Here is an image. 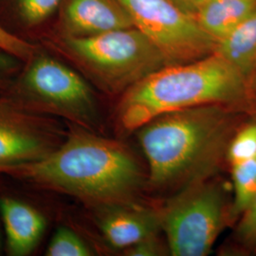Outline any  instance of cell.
Instances as JSON below:
<instances>
[{
    "instance_id": "d6986e66",
    "label": "cell",
    "mask_w": 256,
    "mask_h": 256,
    "mask_svg": "<svg viewBox=\"0 0 256 256\" xmlns=\"http://www.w3.org/2000/svg\"><path fill=\"white\" fill-rule=\"evenodd\" d=\"M0 48L25 63L34 54L38 45L16 34L0 23Z\"/></svg>"
},
{
    "instance_id": "4fadbf2b",
    "label": "cell",
    "mask_w": 256,
    "mask_h": 256,
    "mask_svg": "<svg viewBox=\"0 0 256 256\" xmlns=\"http://www.w3.org/2000/svg\"><path fill=\"white\" fill-rule=\"evenodd\" d=\"M256 10V0H210L192 16L216 42Z\"/></svg>"
},
{
    "instance_id": "9c48e42d",
    "label": "cell",
    "mask_w": 256,
    "mask_h": 256,
    "mask_svg": "<svg viewBox=\"0 0 256 256\" xmlns=\"http://www.w3.org/2000/svg\"><path fill=\"white\" fill-rule=\"evenodd\" d=\"M52 21L46 32L64 37L92 36L134 27L116 0H62Z\"/></svg>"
},
{
    "instance_id": "44dd1931",
    "label": "cell",
    "mask_w": 256,
    "mask_h": 256,
    "mask_svg": "<svg viewBox=\"0 0 256 256\" xmlns=\"http://www.w3.org/2000/svg\"><path fill=\"white\" fill-rule=\"evenodd\" d=\"M24 62L0 48V88H5L21 70Z\"/></svg>"
},
{
    "instance_id": "6da1fadb",
    "label": "cell",
    "mask_w": 256,
    "mask_h": 256,
    "mask_svg": "<svg viewBox=\"0 0 256 256\" xmlns=\"http://www.w3.org/2000/svg\"><path fill=\"white\" fill-rule=\"evenodd\" d=\"M223 104L162 114L138 128L148 164V183L164 190L210 178L224 160L238 128L254 117Z\"/></svg>"
},
{
    "instance_id": "7c38bea8",
    "label": "cell",
    "mask_w": 256,
    "mask_h": 256,
    "mask_svg": "<svg viewBox=\"0 0 256 256\" xmlns=\"http://www.w3.org/2000/svg\"><path fill=\"white\" fill-rule=\"evenodd\" d=\"M214 52L252 84L256 74V10L216 42Z\"/></svg>"
},
{
    "instance_id": "5bb4252c",
    "label": "cell",
    "mask_w": 256,
    "mask_h": 256,
    "mask_svg": "<svg viewBox=\"0 0 256 256\" xmlns=\"http://www.w3.org/2000/svg\"><path fill=\"white\" fill-rule=\"evenodd\" d=\"M62 0H1L12 25L26 32L42 30L54 18Z\"/></svg>"
},
{
    "instance_id": "cb8c5ba5",
    "label": "cell",
    "mask_w": 256,
    "mask_h": 256,
    "mask_svg": "<svg viewBox=\"0 0 256 256\" xmlns=\"http://www.w3.org/2000/svg\"><path fill=\"white\" fill-rule=\"evenodd\" d=\"M0 173H1V171H0Z\"/></svg>"
},
{
    "instance_id": "603a6c76",
    "label": "cell",
    "mask_w": 256,
    "mask_h": 256,
    "mask_svg": "<svg viewBox=\"0 0 256 256\" xmlns=\"http://www.w3.org/2000/svg\"><path fill=\"white\" fill-rule=\"evenodd\" d=\"M252 88H254V92H256V76L254 77V79H252Z\"/></svg>"
},
{
    "instance_id": "8fae6325",
    "label": "cell",
    "mask_w": 256,
    "mask_h": 256,
    "mask_svg": "<svg viewBox=\"0 0 256 256\" xmlns=\"http://www.w3.org/2000/svg\"><path fill=\"white\" fill-rule=\"evenodd\" d=\"M0 212L10 256L32 254L46 228L43 214L25 202L12 198L0 200Z\"/></svg>"
},
{
    "instance_id": "ba28073f",
    "label": "cell",
    "mask_w": 256,
    "mask_h": 256,
    "mask_svg": "<svg viewBox=\"0 0 256 256\" xmlns=\"http://www.w3.org/2000/svg\"><path fill=\"white\" fill-rule=\"evenodd\" d=\"M68 132L54 116L28 110L0 92V171L40 160L62 144Z\"/></svg>"
},
{
    "instance_id": "52a82bcc",
    "label": "cell",
    "mask_w": 256,
    "mask_h": 256,
    "mask_svg": "<svg viewBox=\"0 0 256 256\" xmlns=\"http://www.w3.org/2000/svg\"><path fill=\"white\" fill-rule=\"evenodd\" d=\"M116 1L169 64L192 62L214 52L216 41L172 0Z\"/></svg>"
},
{
    "instance_id": "7402d4cb",
    "label": "cell",
    "mask_w": 256,
    "mask_h": 256,
    "mask_svg": "<svg viewBox=\"0 0 256 256\" xmlns=\"http://www.w3.org/2000/svg\"><path fill=\"white\" fill-rule=\"evenodd\" d=\"M172 1L186 14L192 16L198 10L210 0H172Z\"/></svg>"
},
{
    "instance_id": "7a4b0ae2",
    "label": "cell",
    "mask_w": 256,
    "mask_h": 256,
    "mask_svg": "<svg viewBox=\"0 0 256 256\" xmlns=\"http://www.w3.org/2000/svg\"><path fill=\"white\" fill-rule=\"evenodd\" d=\"M7 174L98 207L132 202L144 182L128 147L80 126L68 132L52 154L12 166Z\"/></svg>"
},
{
    "instance_id": "3957f363",
    "label": "cell",
    "mask_w": 256,
    "mask_h": 256,
    "mask_svg": "<svg viewBox=\"0 0 256 256\" xmlns=\"http://www.w3.org/2000/svg\"><path fill=\"white\" fill-rule=\"evenodd\" d=\"M223 104L256 115V92L250 82L220 55L169 64L122 94L117 122L132 132L151 120L176 110Z\"/></svg>"
},
{
    "instance_id": "ffe728a7",
    "label": "cell",
    "mask_w": 256,
    "mask_h": 256,
    "mask_svg": "<svg viewBox=\"0 0 256 256\" xmlns=\"http://www.w3.org/2000/svg\"><path fill=\"white\" fill-rule=\"evenodd\" d=\"M126 254L130 256H160L170 254L168 246L165 247L158 234L140 240L135 245L126 248Z\"/></svg>"
},
{
    "instance_id": "5b68a950",
    "label": "cell",
    "mask_w": 256,
    "mask_h": 256,
    "mask_svg": "<svg viewBox=\"0 0 256 256\" xmlns=\"http://www.w3.org/2000/svg\"><path fill=\"white\" fill-rule=\"evenodd\" d=\"M1 92L28 110L92 130L99 120L92 88L81 74L42 45Z\"/></svg>"
},
{
    "instance_id": "e0dca14e",
    "label": "cell",
    "mask_w": 256,
    "mask_h": 256,
    "mask_svg": "<svg viewBox=\"0 0 256 256\" xmlns=\"http://www.w3.org/2000/svg\"><path fill=\"white\" fill-rule=\"evenodd\" d=\"M92 250L72 230L60 227L55 232L48 248L46 256H88Z\"/></svg>"
},
{
    "instance_id": "2e32d148",
    "label": "cell",
    "mask_w": 256,
    "mask_h": 256,
    "mask_svg": "<svg viewBox=\"0 0 256 256\" xmlns=\"http://www.w3.org/2000/svg\"><path fill=\"white\" fill-rule=\"evenodd\" d=\"M256 156V116H254L238 128L234 135L228 147L227 160L232 165Z\"/></svg>"
},
{
    "instance_id": "ac0fdd59",
    "label": "cell",
    "mask_w": 256,
    "mask_h": 256,
    "mask_svg": "<svg viewBox=\"0 0 256 256\" xmlns=\"http://www.w3.org/2000/svg\"><path fill=\"white\" fill-rule=\"evenodd\" d=\"M234 241L242 252L256 254V194L247 210L238 218Z\"/></svg>"
},
{
    "instance_id": "277c9868",
    "label": "cell",
    "mask_w": 256,
    "mask_h": 256,
    "mask_svg": "<svg viewBox=\"0 0 256 256\" xmlns=\"http://www.w3.org/2000/svg\"><path fill=\"white\" fill-rule=\"evenodd\" d=\"M40 45L79 68L110 94H122L148 75L169 66L164 55L135 27L86 37H64L48 32Z\"/></svg>"
},
{
    "instance_id": "30bf717a",
    "label": "cell",
    "mask_w": 256,
    "mask_h": 256,
    "mask_svg": "<svg viewBox=\"0 0 256 256\" xmlns=\"http://www.w3.org/2000/svg\"><path fill=\"white\" fill-rule=\"evenodd\" d=\"M99 220L104 238L112 247L128 248L162 230L160 212L130 203L102 206Z\"/></svg>"
},
{
    "instance_id": "9a60e30c",
    "label": "cell",
    "mask_w": 256,
    "mask_h": 256,
    "mask_svg": "<svg viewBox=\"0 0 256 256\" xmlns=\"http://www.w3.org/2000/svg\"><path fill=\"white\" fill-rule=\"evenodd\" d=\"M234 200L230 204V220L234 222L250 205L256 194V156L230 165Z\"/></svg>"
},
{
    "instance_id": "8992f818",
    "label": "cell",
    "mask_w": 256,
    "mask_h": 256,
    "mask_svg": "<svg viewBox=\"0 0 256 256\" xmlns=\"http://www.w3.org/2000/svg\"><path fill=\"white\" fill-rule=\"evenodd\" d=\"M230 204L223 186L210 178L182 187L160 210L169 254H209L225 225L232 222Z\"/></svg>"
}]
</instances>
